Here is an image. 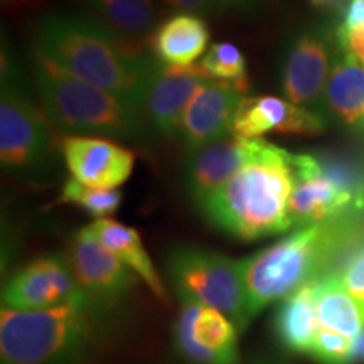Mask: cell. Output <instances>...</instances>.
<instances>
[{
  "label": "cell",
  "instance_id": "28",
  "mask_svg": "<svg viewBox=\"0 0 364 364\" xmlns=\"http://www.w3.org/2000/svg\"><path fill=\"white\" fill-rule=\"evenodd\" d=\"M338 41L341 49H343L344 53L351 54L359 65L364 68V24L354 27L339 26Z\"/></svg>",
  "mask_w": 364,
  "mask_h": 364
},
{
  "label": "cell",
  "instance_id": "19",
  "mask_svg": "<svg viewBox=\"0 0 364 364\" xmlns=\"http://www.w3.org/2000/svg\"><path fill=\"white\" fill-rule=\"evenodd\" d=\"M90 228L105 247L115 253L132 272H135L147 284L149 289L161 302L169 304V297L164 289L161 277L154 268L149 253L145 252L139 231L118 221H113L110 218L97 220L93 225H90Z\"/></svg>",
  "mask_w": 364,
  "mask_h": 364
},
{
  "label": "cell",
  "instance_id": "8",
  "mask_svg": "<svg viewBox=\"0 0 364 364\" xmlns=\"http://www.w3.org/2000/svg\"><path fill=\"white\" fill-rule=\"evenodd\" d=\"M295 184L289 201L292 226H312L341 220L346 211L364 208V196L334 182L324 172L322 162L307 154H292Z\"/></svg>",
  "mask_w": 364,
  "mask_h": 364
},
{
  "label": "cell",
  "instance_id": "13",
  "mask_svg": "<svg viewBox=\"0 0 364 364\" xmlns=\"http://www.w3.org/2000/svg\"><path fill=\"white\" fill-rule=\"evenodd\" d=\"M61 152L73 179L95 189H117L134 172L135 154L103 136L68 135Z\"/></svg>",
  "mask_w": 364,
  "mask_h": 364
},
{
  "label": "cell",
  "instance_id": "17",
  "mask_svg": "<svg viewBox=\"0 0 364 364\" xmlns=\"http://www.w3.org/2000/svg\"><path fill=\"white\" fill-rule=\"evenodd\" d=\"M329 65V48L321 36L314 33L297 36L282 61L280 83L285 98L307 108L316 103L326 91Z\"/></svg>",
  "mask_w": 364,
  "mask_h": 364
},
{
  "label": "cell",
  "instance_id": "24",
  "mask_svg": "<svg viewBox=\"0 0 364 364\" xmlns=\"http://www.w3.org/2000/svg\"><path fill=\"white\" fill-rule=\"evenodd\" d=\"M199 66H201L204 75L208 76V80L238 85L247 90L250 88L247 59L235 44L218 43L209 46Z\"/></svg>",
  "mask_w": 364,
  "mask_h": 364
},
{
  "label": "cell",
  "instance_id": "4",
  "mask_svg": "<svg viewBox=\"0 0 364 364\" xmlns=\"http://www.w3.org/2000/svg\"><path fill=\"white\" fill-rule=\"evenodd\" d=\"M33 76L46 117L65 134L135 139L147 130L134 105L70 75L38 49Z\"/></svg>",
  "mask_w": 364,
  "mask_h": 364
},
{
  "label": "cell",
  "instance_id": "10",
  "mask_svg": "<svg viewBox=\"0 0 364 364\" xmlns=\"http://www.w3.org/2000/svg\"><path fill=\"white\" fill-rule=\"evenodd\" d=\"M2 302L4 307L16 311H43L71 302L91 304L68 260L59 255L41 257L22 268L4 289Z\"/></svg>",
  "mask_w": 364,
  "mask_h": 364
},
{
  "label": "cell",
  "instance_id": "33",
  "mask_svg": "<svg viewBox=\"0 0 364 364\" xmlns=\"http://www.w3.org/2000/svg\"><path fill=\"white\" fill-rule=\"evenodd\" d=\"M309 2L312 4V7L321 9V11H334V9L344 7L351 0H309Z\"/></svg>",
  "mask_w": 364,
  "mask_h": 364
},
{
  "label": "cell",
  "instance_id": "7",
  "mask_svg": "<svg viewBox=\"0 0 364 364\" xmlns=\"http://www.w3.org/2000/svg\"><path fill=\"white\" fill-rule=\"evenodd\" d=\"M46 113L12 83L2 78L0 95V161L7 172L34 176L53 154V135Z\"/></svg>",
  "mask_w": 364,
  "mask_h": 364
},
{
  "label": "cell",
  "instance_id": "23",
  "mask_svg": "<svg viewBox=\"0 0 364 364\" xmlns=\"http://www.w3.org/2000/svg\"><path fill=\"white\" fill-rule=\"evenodd\" d=\"M93 19L129 39L142 38L156 27L154 0H86Z\"/></svg>",
  "mask_w": 364,
  "mask_h": 364
},
{
  "label": "cell",
  "instance_id": "14",
  "mask_svg": "<svg viewBox=\"0 0 364 364\" xmlns=\"http://www.w3.org/2000/svg\"><path fill=\"white\" fill-rule=\"evenodd\" d=\"M247 88L223 81H206L186 108L181 139L189 152L226 139L231 134L236 108Z\"/></svg>",
  "mask_w": 364,
  "mask_h": 364
},
{
  "label": "cell",
  "instance_id": "11",
  "mask_svg": "<svg viewBox=\"0 0 364 364\" xmlns=\"http://www.w3.org/2000/svg\"><path fill=\"white\" fill-rule=\"evenodd\" d=\"M68 265L86 297L98 302H115L134 285V273L85 226L73 238Z\"/></svg>",
  "mask_w": 364,
  "mask_h": 364
},
{
  "label": "cell",
  "instance_id": "2",
  "mask_svg": "<svg viewBox=\"0 0 364 364\" xmlns=\"http://www.w3.org/2000/svg\"><path fill=\"white\" fill-rule=\"evenodd\" d=\"M294 184L292 154L265 140L257 156L198 208L211 225L255 241L294 228L289 218Z\"/></svg>",
  "mask_w": 364,
  "mask_h": 364
},
{
  "label": "cell",
  "instance_id": "30",
  "mask_svg": "<svg viewBox=\"0 0 364 364\" xmlns=\"http://www.w3.org/2000/svg\"><path fill=\"white\" fill-rule=\"evenodd\" d=\"M364 24V0H351L346 7L343 24L344 27H354Z\"/></svg>",
  "mask_w": 364,
  "mask_h": 364
},
{
  "label": "cell",
  "instance_id": "29",
  "mask_svg": "<svg viewBox=\"0 0 364 364\" xmlns=\"http://www.w3.org/2000/svg\"><path fill=\"white\" fill-rule=\"evenodd\" d=\"M162 2L174 11L198 14V16L199 14H211L220 9L218 0H162Z\"/></svg>",
  "mask_w": 364,
  "mask_h": 364
},
{
  "label": "cell",
  "instance_id": "20",
  "mask_svg": "<svg viewBox=\"0 0 364 364\" xmlns=\"http://www.w3.org/2000/svg\"><path fill=\"white\" fill-rule=\"evenodd\" d=\"M316 311L318 326L358 338L364 329V306L344 289L339 273H326L316 280Z\"/></svg>",
  "mask_w": 364,
  "mask_h": 364
},
{
  "label": "cell",
  "instance_id": "6",
  "mask_svg": "<svg viewBox=\"0 0 364 364\" xmlns=\"http://www.w3.org/2000/svg\"><path fill=\"white\" fill-rule=\"evenodd\" d=\"M167 267L181 299L216 309L240 329L253 318L240 260L201 248H181L171 255Z\"/></svg>",
  "mask_w": 364,
  "mask_h": 364
},
{
  "label": "cell",
  "instance_id": "22",
  "mask_svg": "<svg viewBox=\"0 0 364 364\" xmlns=\"http://www.w3.org/2000/svg\"><path fill=\"white\" fill-rule=\"evenodd\" d=\"M314 294H316V280L284 299V304L277 314V334L282 343L292 351H311L314 338L321 329Z\"/></svg>",
  "mask_w": 364,
  "mask_h": 364
},
{
  "label": "cell",
  "instance_id": "26",
  "mask_svg": "<svg viewBox=\"0 0 364 364\" xmlns=\"http://www.w3.org/2000/svg\"><path fill=\"white\" fill-rule=\"evenodd\" d=\"M351 346V338L321 327L314 338L309 354H312L317 361L324 364H349Z\"/></svg>",
  "mask_w": 364,
  "mask_h": 364
},
{
  "label": "cell",
  "instance_id": "32",
  "mask_svg": "<svg viewBox=\"0 0 364 364\" xmlns=\"http://www.w3.org/2000/svg\"><path fill=\"white\" fill-rule=\"evenodd\" d=\"M364 361V329L358 338L353 339L351 353H349V364Z\"/></svg>",
  "mask_w": 364,
  "mask_h": 364
},
{
  "label": "cell",
  "instance_id": "31",
  "mask_svg": "<svg viewBox=\"0 0 364 364\" xmlns=\"http://www.w3.org/2000/svg\"><path fill=\"white\" fill-rule=\"evenodd\" d=\"M258 0H218L220 9H231V11L250 12L257 7Z\"/></svg>",
  "mask_w": 364,
  "mask_h": 364
},
{
  "label": "cell",
  "instance_id": "21",
  "mask_svg": "<svg viewBox=\"0 0 364 364\" xmlns=\"http://www.w3.org/2000/svg\"><path fill=\"white\" fill-rule=\"evenodd\" d=\"M326 103L346 125H364V68L351 54L336 58L326 85Z\"/></svg>",
  "mask_w": 364,
  "mask_h": 364
},
{
  "label": "cell",
  "instance_id": "1",
  "mask_svg": "<svg viewBox=\"0 0 364 364\" xmlns=\"http://www.w3.org/2000/svg\"><path fill=\"white\" fill-rule=\"evenodd\" d=\"M36 49L54 65L136 107L156 59L93 17L56 14L39 22Z\"/></svg>",
  "mask_w": 364,
  "mask_h": 364
},
{
  "label": "cell",
  "instance_id": "5",
  "mask_svg": "<svg viewBox=\"0 0 364 364\" xmlns=\"http://www.w3.org/2000/svg\"><path fill=\"white\" fill-rule=\"evenodd\" d=\"M90 304L71 302L43 311L2 309L4 364H51L75 354L88 336Z\"/></svg>",
  "mask_w": 364,
  "mask_h": 364
},
{
  "label": "cell",
  "instance_id": "12",
  "mask_svg": "<svg viewBox=\"0 0 364 364\" xmlns=\"http://www.w3.org/2000/svg\"><path fill=\"white\" fill-rule=\"evenodd\" d=\"M176 326L181 353L196 364H235L236 326L216 309L181 299Z\"/></svg>",
  "mask_w": 364,
  "mask_h": 364
},
{
  "label": "cell",
  "instance_id": "18",
  "mask_svg": "<svg viewBox=\"0 0 364 364\" xmlns=\"http://www.w3.org/2000/svg\"><path fill=\"white\" fill-rule=\"evenodd\" d=\"M209 27L198 14L179 12L156 26L149 46L156 61L166 66H193L208 51Z\"/></svg>",
  "mask_w": 364,
  "mask_h": 364
},
{
  "label": "cell",
  "instance_id": "25",
  "mask_svg": "<svg viewBox=\"0 0 364 364\" xmlns=\"http://www.w3.org/2000/svg\"><path fill=\"white\" fill-rule=\"evenodd\" d=\"M122 193L118 189H95L85 186L76 179L66 181L63 186L59 201L66 204H75L97 220L113 215L122 204Z\"/></svg>",
  "mask_w": 364,
  "mask_h": 364
},
{
  "label": "cell",
  "instance_id": "9",
  "mask_svg": "<svg viewBox=\"0 0 364 364\" xmlns=\"http://www.w3.org/2000/svg\"><path fill=\"white\" fill-rule=\"evenodd\" d=\"M206 81L209 80L199 63L177 68L154 61L139 102V112L147 130L167 139L181 134L186 108Z\"/></svg>",
  "mask_w": 364,
  "mask_h": 364
},
{
  "label": "cell",
  "instance_id": "27",
  "mask_svg": "<svg viewBox=\"0 0 364 364\" xmlns=\"http://www.w3.org/2000/svg\"><path fill=\"white\" fill-rule=\"evenodd\" d=\"M339 273L344 289L364 306V245L351 255Z\"/></svg>",
  "mask_w": 364,
  "mask_h": 364
},
{
  "label": "cell",
  "instance_id": "34",
  "mask_svg": "<svg viewBox=\"0 0 364 364\" xmlns=\"http://www.w3.org/2000/svg\"><path fill=\"white\" fill-rule=\"evenodd\" d=\"M7 2H12V0H7Z\"/></svg>",
  "mask_w": 364,
  "mask_h": 364
},
{
  "label": "cell",
  "instance_id": "16",
  "mask_svg": "<svg viewBox=\"0 0 364 364\" xmlns=\"http://www.w3.org/2000/svg\"><path fill=\"white\" fill-rule=\"evenodd\" d=\"M326 130V122L307 107L279 97H245L236 108L231 135L260 139L270 132L311 136Z\"/></svg>",
  "mask_w": 364,
  "mask_h": 364
},
{
  "label": "cell",
  "instance_id": "3",
  "mask_svg": "<svg viewBox=\"0 0 364 364\" xmlns=\"http://www.w3.org/2000/svg\"><path fill=\"white\" fill-rule=\"evenodd\" d=\"M348 238L344 218L300 228L287 238L240 260L252 317L272 302L287 299L324 270Z\"/></svg>",
  "mask_w": 364,
  "mask_h": 364
},
{
  "label": "cell",
  "instance_id": "15",
  "mask_svg": "<svg viewBox=\"0 0 364 364\" xmlns=\"http://www.w3.org/2000/svg\"><path fill=\"white\" fill-rule=\"evenodd\" d=\"M265 140L231 135L191 152L184 179L196 206L220 191L245 164L257 156Z\"/></svg>",
  "mask_w": 364,
  "mask_h": 364
}]
</instances>
